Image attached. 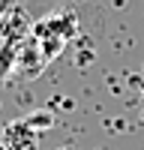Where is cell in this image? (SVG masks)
Segmentation results:
<instances>
[{"instance_id":"1","label":"cell","mask_w":144,"mask_h":150,"mask_svg":"<svg viewBox=\"0 0 144 150\" xmlns=\"http://www.w3.org/2000/svg\"><path fill=\"white\" fill-rule=\"evenodd\" d=\"M0 147L6 150H39V129L30 120H9L0 132Z\"/></svg>"},{"instance_id":"2","label":"cell","mask_w":144,"mask_h":150,"mask_svg":"<svg viewBox=\"0 0 144 150\" xmlns=\"http://www.w3.org/2000/svg\"><path fill=\"white\" fill-rule=\"evenodd\" d=\"M30 123L36 129H48V126H51V117H48V114H36V117H30Z\"/></svg>"}]
</instances>
